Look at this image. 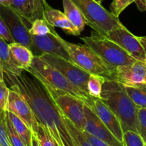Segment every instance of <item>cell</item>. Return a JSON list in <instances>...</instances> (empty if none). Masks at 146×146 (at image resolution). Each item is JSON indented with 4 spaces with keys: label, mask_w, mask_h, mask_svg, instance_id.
Masks as SVG:
<instances>
[{
    "label": "cell",
    "mask_w": 146,
    "mask_h": 146,
    "mask_svg": "<svg viewBox=\"0 0 146 146\" xmlns=\"http://www.w3.org/2000/svg\"><path fill=\"white\" fill-rule=\"evenodd\" d=\"M82 132L83 134L84 135V136L87 138V140L89 141V143L92 145V146H111L110 145H108V144H107L106 143L101 141V140L93 136L92 135L89 134L88 133L86 132V131H82Z\"/></svg>",
    "instance_id": "34"
},
{
    "label": "cell",
    "mask_w": 146,
    "mask_h": 146,
    "mask_svg": "<svg viewBox=\"0 0 146 146\" xmlns=\"http://www.w3.org/2000/svg\"><path fill=\"white\" fill-rule=\"evenodd\" d=\"M35 134L41 146H58L49 131L44 125L38 123Z\"/></svg>",
    "instance_id": "26"
},
{
    "label": "cell",
    "mask_w": 146,
    "mask_h": 146,
    "mask_svg": "<svg viewBox=\"0 0 146 146\" xmlns=\"http://www.w3.org/2000/svg\"><path fill=\"white\" fill-rule=\"evenodd\" d=\"M86 124L84 131L101 140L111 146H125L118 141L88 106H84Z\"/></svg>",
    "instance_id": "14"
},
{
    "label": "cell",
    "mask_w": 146,
    "mask_h": 146,
    "mask_svg": "<svg viewBox=\"0 0 146 146\" xmlns=\"http://www.w3.org/2000/svg\"><path fill=\"white\" fill-rule=\"evenodd\" d=\"M0 64L1 68L5 74L10 75H19L23 71L22 69L19 68L14 62L8 43L0 36Z\"/></svg>",
    "instance_id": "19"
},
{
    "label": "cell",
    "mask_w": 146,
    "mask_h": 146,
    "mask_svg": "<svg viewBox=\"0 0 146 146\" xmlns=\"http://www.w3.org/2000/svg\"><path fill=\"white\" fill-rule=\"evenodd\" d=\"M51 98L63 115L68 118L81 131H84L86 117L84 106L86 104L80 98L60 90L46 88Z\"/></svg>",
    "instance_id": "7"
},
{
    "label": "cell",
    "mask_w": 146,
    "mask_h": 146,
    "mask_svg": "<svg viewBox=\"0 0 146 146\" xmlns=\"http://www.w3.org/2000/svg\"><path fill=\"white\" fill-rule=\"evenodd\" d=\"M39 57L58 70L71 84L87 93V82L90 74L78 67L72 61H68L58 56L43 54Z\"/></svg>",
    "instance_id": "8"
},
{
    "label": "cell",
    "mask_w": 146,
    "mask_h": 146,
    "mask_svg": "<svg viewBox=\"0 0 146 146\" xmlns=\"http://www.w3.org/2000/svg\"><path fill=\"white\" fill-rule=\"evenodd\" d=\"M94 1H96L97 3H98V4H102L103 1H104V0H94Z\"/></svg>",
    "instance_id": "39"
},
{
    "label": "cell",
    "mask_w": 146,
    "mask_h": 146,
    "mask_svg": "<svg viewBox=\"0 0 146 146\" xmlns=\"http://www.w3.org/2000/svg\"><path fill=\"white\" fill-rule=\"evenodd\" d=\"M137 131L144 142L146 143V108H138Z\"/></svg>",
    "instance_id": "29"
},
{
    "label": "cell",
    "mask_w": 146,
    "mask_h": 146,
    "mask_svg": "<svg viewBox=\"0 0 146 146\" xmlns=\"http://www.w3.org/2000/svg\"><path fill=\"white\" fill-rule=\"evenodd\" d=\"M0 15L5 22L15 42L31 48V36L25 20L11 7L0 5ZM31 50V49H30Z\"/></svg>",
    "instance_id": "9"
},
{
    "label": "cell",
    "mask_w": 146,
    "mask_h": 146,
    "mask_svg": "<svg viewBox=\"0 0 146 146\" xmlns=\"http://www.w3.org/2000/svg\"><path fill=\"white\" fill-rule=\"evenodd\" d=\"M56 37L76 65L88 74L100 76L106 80H113L115 68L106 63L88 46L66 41L58 33Z\"/></svg>",
    "instance_id": "4"
},
{
    "label": "cell",
    "mask_w": 146,
    "mask_h": 146,
    "mask_svg": "<svg viewBox=\"0 0 146 146\" xmlns=\"http://www.w3.org/2000/svg\"><path fill=\"white\" fill-rule=\"evenodd\" d=\"M123 143L125 146H145L142 137L138 133L132 131H128L123 133Z\"/></svg>",
    "instance_id": "27"
},
{
    "label": "cell",
    "mask_w": 146,
    "mask_h": 146,
    "mask_svg": "<svg viewBox=\"0 0 146 146\" xmlns=\"http://www.w3.org/2000/svg\"><path fill=\"white\" fill-rule=\"evenodd\" d=\"M0 146H11L6 120V111H0Z\"/></svg>",
    "instance_id": "28"
},
{
    "label": "cell",
    "mask_w": 146,
    "mask_h": 146,
    "mask_svg": "<svg viewBox=\"0 0 146 146\" xmlns=\"http://www.w3.org/2000/svg\"><path fill=\"white\" fill-rule=\"evenodd\" d=\"M9 88H8L5 80L0 79V111H6L8 101Z\"/></svg>",
    "instance_id": "32"
},
{
    "label": "cell",
    "mask_w": 146,
    "mask_h": 146,
    "mask_svg": "<svg viewBox=\"0 0 146 146\" xmlns=\"http://www.w3.org/2000/svg\"><path fill=\"white\" fill-rule=\"evenodd\" d=\"M11 56L17 66L26 71L29 69L31 65L34 54L32 51L25 46L18 42H14L8 44Z\"/></svg>",
    "instance_id": "18"
},
{
    "label": "cell",
    "mask_w": 146,
    "mask_h": 146,
    "mask_svg": "<svg viewBox=\"0 0 146 146\" xmlns=\"http://www.w3.org/2000/svg\"><path fill=\"white\" fill-rule=\"evenodd\" d=\"M83 14L86 25L98 34L106 36L112 30L123 25L119 18L94 0H71Z\"/></svg>",
    "instance_id": "6"
},
{
    "label": "cell",
    "mask_w": 146,
    "mask_h": 146,
    "mask_svg": "<svg viewBox=\"0 0 146 146\" xmlns=\"http://www.w3.org/2000/svg\"><path fill=\"white\" fill-rule=\"evenodd\" d=\"M81 40L106 63L115 68L131 65L137 61L114 41L94 31L91 36L81 37Z\"/></svg>",
    "instance_id": "5"
},
{
    "label": "cell",
    "mask_w": 146,
    "mask_h": 146,
    "mask_svg": "<svg viewBox=\"0 0 146 146\" xmlns=\"http://www.w3.org/2000/svg\"><path fill=\"white\" fill-rule=\"evenodd\" d=\"M92 111L119 141L123 143V132L118 117L101 98H93Z\"/></svg>",
    "instance_id": "15"
},
{
    "label": "cell",
    "mask_w": 146,
    "mask_h": 146,
    "mask_svg": "<svg viewBox=\"0 0 146 146\" xmlns=\"http://www.w3.org/2000/svg\"><path fill=\"white\" fill-rule=\"evenodd\" d=\"M43 4L44 19L51 27L61 29L66 34L69 35L79 36L81 34L68 21L64 12L51 7L46 0H43Z\"/></svg>",
    "instance_id": "17"
},
{
    "label": "cell",
    "mask_w": 146,
    "mask_h": 146,
    "mask_svg": "<svg viewBox=\"0 0 146 146\" xmlns=\"http://www.w3.org/2000/svg\"><path fill=\"white\" fill-rule=\"evenodd\" d=\"M10 7L30 24L37 19H44L43 0H11Z\"/></svg>",
    "instance_id": "16"
},
{
    "label": "cell",
    "mask_w": 146,
    "mask_h": 146,
    "mask_svg": "<svg viewBox=\"0 0 146 146\" xmlns=\"http://www.w3.org/2000/svg\"><path fill=\"white\" fill-rule=\"evenodd\" d=\"M61 115H62L63 118H64V122H65L66 125V128L67 129H68V133H69L70 135H71V138H72L74 145L92 146V145L89 143V141L87 140V138L84 136L82 131L78 130V128L73 124V123L71 122V121H69L68 118H66L64 115H63L62 113H61Z\"/></svg>",
    "instance_id": "23"
},
{
    "label": "cell",
    "mask_w": 146,
    "mask_h": 146,
    "mask_svg": "<svg viewBox=\"0 0 146 146\" xmlns=\"http://www.w3.org/2000/svg\"><path fill=\"white\" fill-rule=\"evenodd\" d=\"M31 146H41L40 145L39 142H38V140L37 138L36 135L34 133H33L32 139H31Z\"/></svg>",
    "instance_id": "36"
},
{
    "label": "cell",
    "mask_w": 146,
    "mask_h": 146,
    "mask_svg": "<svg viewBox=\"0 0 146 146\" xmlns=\"http://www.w3.org/2000/svg\"><path fill=\"white\" fill-rule=\"evenodd\" d=\"M138 9L141 11H146V0H134Z\"/></svg>",
    "instance_id": "35"
},
{
    "label": "cell",
    "mask_w": 146,
    "mask_h": 146,
    "mask_svg": "<svg viewBox=\"0 0 146 146\" xmlns=\"http://www.w3.org/2000/svg\"><path fill=\"white\" fill-rule=\"evenodd\" d=\"M101 99L118 117L123 132L137 131L138 108L134 104L123 84L106 80L103 85Z\"/></svg>",
    "instance_id": "2"
},
{
    "label": "cell",
    "mask_w": 146,
    "mask_h": 146,
    "mask_svg": "<svg viewBox=\"0 0 146 146\" xmlns=\"http://www.w3.org/2000/svg\"><path fill=\"white\" fill-rule=\"evenodd\" d=\"M6 114L10 122L12 124L14 130L17 133L22 141L25 143L27 146H31V139H32L33 132L28 128L24 121L20 119L17 115L10 111H6Z\"/></svg>",
    "instance_id": "21"
},
{
    "label": "cell",
    "mask_w": 146,
    "mask_h": 146,
    "mask_svg": "<svg viewBox=\"0 0 146 146\" xmlns=\"http://www.w3.org/2000/svg\"><path fill=\"white\" fill-rule=\"evenodd\" d=\"M113 80L123 86H135L146 84V64L137 60L131 65L122 66L115 68Z\"/></svg>",
    "instance_id": "13"
},
{
    "label": "cell",
    "mask_w": 146,
    "mask_h": 146,
    "mask_svg": "<svg viewBox=\"0 0 146 146\" xmlns=\"http://www.w3.org/2000/svg\"><path fill=\"white\" fill-rule=\"evenodd\" d=\"M144 62H145V64H146V55H145V59H144Z\"/></svg>",
    "instance_id": "40"
},
{
    "label": "cell",
    "mask_w": 146,
    "mask_h": 146,
    "mask_svg": "<svg viewBox=\"0 0 146 146\" xmlns=\"http://www.w3.org/2000/svg\"><path fill=\"white\" fill-rule=\"evenodd\" d=\"M133 3L134 0H113L110 5V11L118 18L121 13Z\"/></svg>",
    "instance_id": "30"
},
{
    "label": "cell",
    "mask_w": 146,
    "mask_h": 146,
    "mask_svg": "<svg viewBox=\"0 0 146 146\" xmlns=\"http://www.w3.org/2000/svg\"><path fill=\"white\" fill-rule=\"evenodd\" d=\"M138 37L140 42H141V45L143 46V48L145 49L146 52V36H138Z\"/></svg>",
    "instance_id": "37"
},
{
    "label": "cell",
    "mask_w": 146,
    "mask_h": 146,
    "mask_svg": "<svg viewBox=\"0 0 146 146\" xmlns=\"http://www.w3.org/2000/svg\"><path fill=\"white\" fill-rule=\"evenodd\" d=\"M145 146H146V143H145Z\"/></svg>",
    "instance_id": "41"
},
{
    "label": "cell",
    "mask_w": 146,
    "mask_h": 146,
    "mask_svg": "<svg viewBox=\"0 0 146 146\" xmlns=\"http://www.w3.org/2000/svg\"><path fill=\"white\" fill-rule=\"evenodd\" d=\"M106 37L120 46L135 59L144 61L146 52L138 37L128 31L123 24L110 31Z\"/></svg>",
    "instance_id": "11"
},
{
    "label": "cell",
    "mask_w": 146,
    "mask_h": 146,
    "mask_svg": "<svg viewBox=\"0 0 146 146\" xmlns=\"http://www.w3.org/2000/svg\"><path fill=\"white\" fill-rule=\"evenodd\" d=\"M105 81L104 77L90 74L87 82V94L92 98H101L103 85Z\"/></svg>",
    "instance_id": "24"
},
{
    "label": "cell",
    "mask_w": 146,
    "mask_h": 146,
    "mask_svg": "<svg viewBox=\"0 0 146 146\" xmlns=\"http://www.w3.org/2000/svg\"><path fill=\"white\" fill-rule=\"evenodd\" d=\"M11 3V0H0V5L4 7H10Z\"/></svg>",
    "instance_id": "38"
},
{
    "label": "cell",
    "mask_w": 146,
    "mask_h": 146,
    "mask_svg": "<svg viewBox=\"0 0 146 146\" xmlns=\"http://www.w3.org/2000/svg\"><path fill=\"white\" fill-rule=\"evenodd\" d=\"M4 78L29 104L38 123L49 131L57 145L75 146L61 111L45 87L35 77L23 71L19 75L4 74Z\"/></svg>",
    "instance_id": "1"
},
{
    "label": "cell",
    "mask_w": 146,
    "mask_h": 146,
    "mask_svg": "<svg viewBox=\"0 0 146 146\" xmlns=\"http://www.w3.org/2000/svg\"><path fill=\"white\" fill-rule=\"evenodd\" d=\"M15 114L22 120L28 128L35 133L38 128V122L29 104L23 96L13 87L10 86L7 110Z\"/></svg>",
    "instance_id": "10"
},
{
    "label": "cell",
    "mask_w": 146,
    "mask_h": 146,
    "mask_svg": "<svg viewBox=\"0 0 146 146\" xmlns=\"http://www.w3.org/2000/svg\"><path fill=\"white\" fill-rule=\"evenodd\" d=\"M6 120H7V131H8L9 137L11 146H27L25 143L22 141V139L20 138L19 135L16 132L12 124L10 122L8 117L7 116V114H6Z\"/></svg>",
    "instance_id": "31"
},
{
    "label": "cell",
    "mask_w": 146,
    "mask_h": 146,
    "mask_svg": "<svg viewBox=\"0 0 146 146\" xmlns=\"http://www.w3.org/2000/svg\"><path fill=\"white\" fill-rule=\"evenodd\" d=\"M54 27H51L44 19H37L34 20L29 29L30 36H44L50 34Z\"/></svg>",
    "instance_id": "25"
},
{
    "label": "cell",
    "mask_w": 146,
    "mask_h": 146,
    "mask_svg": "<svg viewBox=\"0 0 146 146\" xmlns=\"http://www.w3.org/2000/svg\"><path fill=\"white\" fill-rule=\"evenodd\" d=\"M27 72L35 77L44 87L60 90L84 101L90 108L93 106V98L87 93L71 84L59 71L39 56H34Z\"/></svg>",
    "instance_id": "3"
},
{
    "label": "cell",
    "mask_w": 146,
    "mask_h": 146,
    "mask_svg": "<svg viewBox=\"0 0 146 146\" xmlns=\"http://www.w3.org/2000/svg\"><path fill=\"white\" fill-rule=\"evenodd\" d=\"M64 14L76 29L81 34L86 25V20L79 9L71 0H62Z\"/></svg>",
    "instance_id": "20"
},
{
    "label": "cell",
    "mask_w": 146,
    "mask_h": 146,
    "mask_svg": "<svg viewBox=\"0 0 146 146\" xmlns=\"http://www.w3.org/2000/svg\"><path fill=\"white\" fill-rule=\"evenodd\" d=\"M56 34V31L54 28L50 34L44 36H31L30 49L34 56H36L43 54H49L72 61L67 51L58 41Z\"/></svg>",
    "instance_id": "12"
},
{
    "label": "cell",
    "mask_w": 146,
    "mask_h": 146,
    "mask_svg": "<svg viewBox=\"0 0 146 146\" xmlns=\"http://www.w3.org/2000/svg\"><path fill=\"white\" fill-rule=\"evenodd\" d=\"M124 86L127 94L137 108H146V84L135 86Z\"/></svg>",
    "instance_id": "22"
},
{
    "label": "cell",
    "mask_w": 146,
    "mask_h": 146,
    "mask_svg": "<svg viewBox=\"0 0 146 146\" xmlns=\"http://www.w3.org/2000/svg\"><path fill=\"white\" fill-rule=\"evenodd\" d=\"M0 36L5 40L8 44L15 42L1 15H0Z\"/></svg>",
    "instance_id": "33"
}]
</instances>
